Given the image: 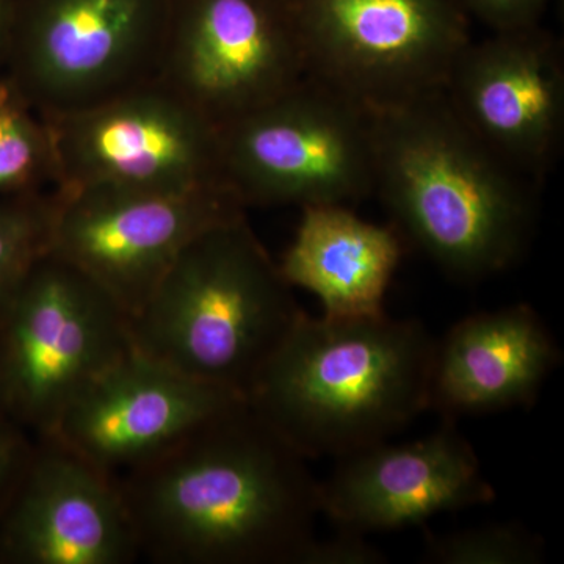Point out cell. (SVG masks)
<instances>
[{
	"label": "cell",
	"mask_w": 564,
	"mask_h": 564,
	"mask_svg": "<svg viewBox=\"0 0 564 564\" xmlns=\"http://www.w3.org/2000/svg\"><path fill=\"white\" fill-rule=\"evenodd\" d=\"M115 481L154 563L302 564L317 536L318 480L247 400Z\"/></svg>",
	"instance_id": "1"
},
{
	"label": "cell",
	"mask_w": 564,
	"mask_h": 564,
	"mask_svg": "<svg viewBox=\"0 0 564 564\" xmlns=\"http://www.w3.org/2000/svg\"><path fill=\"white\" fill-rule=\"evenodd\" d=\"M370 113L373 192L403 243L456 280L513 267L532 239V182L463 124L444 90Z\"/></svg>",
	"instance_id": "2"
},
{
	"label": "cell",
	"mask_w": 564,
	"mask_h": 564,
	"mask_svg": "<svg viewBox=\"0 0 564 564\" xmlns=\"http://www.w3.org/2000/svg\"><path fill=\"white\" fill-rule=\"evenodd\" d=\"M436 339L417 318L300 314L245 400L306 459L386 443L430 410Z\"/></svg>",
	"instance_id": "3"
},
{
	"label": "cell",
	"mask_w": 564,
	"mask_h": 564,
	"mask_svg": "<svg viewBox=\"0 0 564 564\" xmlns=\"http://www.w3.org/2000/svg\"><path fill=\"white\" fill-rule=\"evenodd\" d=\"M302 313L280 267L240 214L182 250L129 317V334L140 355L245 399Z\"/></svg>",
	"instance_id": "4"
},
{
	"label": "cell",
	"mask_w": 564,
	"mask_h": 564,
	"mask_svg": "<svg viewBox=\"0 0 564 564\" xmlns=\"http://www.w3.org/2000/svg\"><path fill=\"white\" fill-rule=\"evenodd\" d=\"M226 187L248 207L350 206L375 191L372 113L306 76L220 129Z\"/></svg>",
	"instance_id": "5"
},
{
	"label": "cell",
	"mask_w": 564,
	"mask_h": 564,
	"mask_svg": "<svg viewBox=\"0 0 564 564\" xmlns=\"http://www.w3.org/2000/svg\"><path fill=\"white\" fill-rule=\"evenodd\" d=\"M131 350L128 314L87 274L46 251L0 313L3 410L47 436L69 404Z\"/></svg>",
	"instance_id": "6"
},
{
	"label": "cell",
	"mask_w": 564,
	"mask_h": 564,
	"mask_svg": "<svg viewBox=\"0 0 564 564\" xmlns=\"http://www.w3.org/2000/svg\"><path fill=\"white\" fill-rule=\"evenodd\" d=\"M306 76L369 110L444 90L470 41L451 0H291Z\"/></svg>",
	"instance_id": "7"
},
{
	"label": "cell",
	"mask_w": 564,
	"mask_h": 564,
	"mask_svg": "<svg viewBox=\"0 0 564 564\" xmlns=\"http://www.w3.org/2000/svg\"><path fill=\"white\" fill-rule=\"evenodd\" d=\"M173 0H18L9 74L44 117L151 79Z\"/></svg>",
	"instance_id": "8"
},
{
	"label": "cell",
	"mask_w": 564,
	"mask_h": 564,
	"mask_svg": "<svg viewBox=\"0 0 564 564\" xmlns=\"http://www.w3.org/2000/svg\"><path fill=\"white\" fill-rule=\"evenodd\" d=\"M44 118L57 159L55 187H226L220 128L158 77Z\"/></svg>",
	"instance_id": "9"
},
{
	"label": "cell",
	"mask_w": 564,
	"mask_h": 564,
	"mask_svg": "<svg viewBox=\"0 0 564 564\" xmlns=\"http://www.w3.org/2000/svg\"><path fill=\"white\" fill-rule=\"evenodd\" d=\"M245 210L226 187H54L47 251L87 274L132 317L195 237Z\"/></svg>",
	"instance_id": "10"
},
{
	"label": "cell",
	"mask_w": 564,
	"mask_h": 564,
	"mask_svg": "<svg viewBox=\"0 0 564 564\" xmlns=\"http://www.w3.org/2000/svg\"><path fill=\"white\" fill-rule=\"evenodd\" d=\"M223 128L306 77L291 0H173L155 76Z\"/></svg>",
	"instance_id": "11"
},
{
	"label": "cell",
	"mask_w": 564,
	"mask_h": 564,
	"mask_svg": "<svg viewBox=\"0 0 564 564\" xmlns=\"http://www.w3.org/2000/svg\"><path fill=\"white\" fill-rule=\"evenodd\" d=\"M444 95L489 151L530 182L543 181L562 151V44L540 24L470 40Z\"/></svg>",
	"instance_id": "12"
},
{
	"label": "cell",
	"mask_w": 564,
	"mask_h": 564,
	"mask_svg": "<svg viewBox=\"0 0 564 564\" xmlns=\"http://www.w3.org/2000/svg\"><path fill=\"white\" fill-rule=\"evenodd\" d=\"M242 400L132 348L69 404L47 436L115 480Z\"/></svg>",
	"instance_id": "13"
},
{
	"label": "cell",
	"mask_w": 564,
	"mask_h": 564,
	"mask_svg": "<svg viewBox=\"0 0 564 564\" xmlns=\"http://www.w3.org/2000/svg\"><path fill=\"white\" fill-rule=\"evenodd\" d=\"M6 505L0 558L13 564H131L139 541L117 481L52 436H36Z\"/></svg>",
	"instance_id": "14"
},
{
	"label": "cell",
	"mask_w": 564,
	"mask_h": 564,
	"mask_svg": "<svg viewBox=\"0 0 564 564\" xmlns=\"http://www.w3.org/2000/svg\"><path fill=\"white\" fill-rule=\"evenodd\" d=\"M321 510L339 530L370 534L491 503L496 491L454 419L411 443H386L337 459L318 481Z\"/></svg>",
	"instance_id": "15"
},
{
	"label": "cell",
	"mask_w": 564,
	"mask_h": 564,
	"mask_svg": "<svg viewBox=\"0 0 564 564\" xmlns=\"http://www.w3.org/2000/svg\"><path fill=\"white\" fill-rule=\"evenodd\" d=\"M562 361L532 306L467 315L436 339L430 410L447 419L530 406Z\"/></svg>",
	"instance_id": "16"
},
{
	"label": "cell",
	"mask_w": 564,
	"mask_h": 564,
	"mask_svg": "<svg viewBox=\"0 0 564 564\" xmlns=\"http://www.w3.org/2000/svg\"><path fill=\"white\" fill-rule=\"evenodd\" d=\"M402 254L391 225L366 221L350 206H311L278 267L291 288L317 296L325 317H373L384 314Z\"/></svg>",
	"instance_id": "17"
},
{
	"label": "cell",
	"mask_w": 564,
	"mask_h": 564,
	"mask_svg": "<svg viewBox=\"0 0 564 564\" xmlns=\"http://www.w3.org/2000/svg\"><path fill=\"white\" fill-rule=\"evenodd\" d=\"M57 185V159L46 118L11 79L0 76V198Z\"/></svg>",
	"instance_id": "18"
},
{
	"label": "cell",
	"mask_w": 564,
	"mask_h": 564,
	"mask_svg": "<svg viewBox=\"0 0 564 564\" xmlns=\"http://www.w3.org/2000/svg\"><path fill=\"white\" fill-rule=\"evenodd\" d=\"M52 188L0 198V313L33 263L50 250Z\"/></svg>",
	"instance_id": "19"
},
{
	"label": "cell",
	"mask_w": 564,
	"mask_h": 564,
	"mask_svg": "<svg viewBox=\"0 0 564 564\" xmlns=\"http://www.w3.org/2000/svg\"><path fill=\"white\" fill-rule=\"evenodd\" d=\"M422 556L433 564H538L544 543L521 524L500 522L425 534Z\"/></svg>",
	"instance_id": "20"
},
{
	"label": "cell",
	"mask_w": 564,
	"mask_h": 564,
	"mask_svg": "<svg viewBox=\"0 0 564 564\" xmlns=\"http://www.w3.org/2000/svg\"><path fill=\"white\" fill-rule=\"evenodd\" d=\"M464 17L484 22L494 32L521 31L540 24L554 0H451Z\"/></svg>",
	"instance_id": "21"
},
{
	"label": "cell",
	"mask_w": 564,
	"mask_h": 564,
	"mask_svg": "<svg viewBox=\"0 0 564 564\" xmlns=\"http://www.w3.org/2000/svg\"><path fill=\"white\" fill-rule=\"evenodd\" d=\"M386 555L367 540L366 534L339 530L332 538L318 540L304 552L302 564H381Z\"/></svg>",
	"instance_id": "22"
},
{
	"label": "cell",
	"mask_w": 564,
	"mask_h": 564,
	"mask_svg": "<svg viewBox=\"0 0 564 564\" xmlns=\"http://www.w3.org/2000/svg\"><path fill=\"white\" fill-rule=\"evenodd\" d=\"M33 445L0 417V507L9 502Z\"/></svg>",
	"instance_id": "23"
},
{
	"label": "cell",
	"mask_w": 564,
	"mask_h": 564,
	"mask_svg": "<svg viewBox=\"0 0 564 564\" xmlns=\"http://www.w3.org/2000/svg\"><path fill=\"white\" fill-rule=\"evenodd\" d=\"M18 0H0V65L7 63L17 18Z\"/></svg>",
	"instance_id": "24"
},
{
	"label": "cell",
	"mask_w": 564,
	"mask_h": 564,
	"mask_svg": "<svg viewBox=\"0 0 564 564\" xmlns=\"http://www.w3.org/2000/svg\"><path fill=\"white\" fill-rule=\"evenodd\" d=\"M0 410H3V404H2V381H0Z\"/></svg>",
	"instance_id": "25"
}]
</instances>
